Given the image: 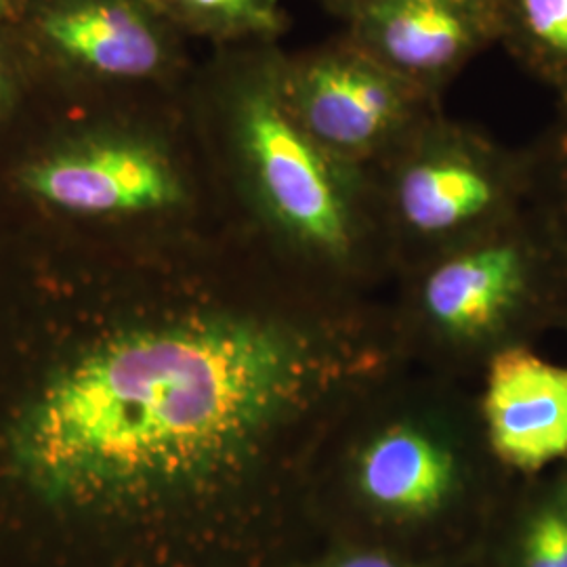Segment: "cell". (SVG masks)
<instances>
[{"instance_id": "obj_1", "label": "cell", "mask_w": 567, "mask_h": 567, "mask_svg": "<svg viewBox=\"0 0 567 567\" xmlns=\"http://www.w3.org/2000/svg\"><path fill=\"white\" fill-rule=\"evenodd\" d=\"M393 360L360 292L286 271L261 301L187 305L91 344L21 412L11 450L55 505L189 501L360 395Z\"/></svg>"}, {"instance_id": "obj_2", "label": "cell", "mask_w": 567, "mask_h": 567, "mask_svg": "<svg viewBox=\"0 0 567 567\" xmlns=\"http://www.w3.org/2000/svg\"><path fill=\"white\" fill-rule=\"evenodd\" d=\"M278 42L227 61L215 110L259 244L318 282L360 292L393 276L365 168L330 154L284 103Z\"/></svg>"}, {"instance_id": "obj_3", "label": "cell", "mask_w": 567, "mask_h": 567, "mask_svg": "<svg viewBox=\"0 0 567 567\" xmlns=\"http://www.w3.org/2000/svg\"><path fill=\"white\" fill-rule=\"evenodd\" d=\"M393 278L486 234L532 203L534 163L442 112L365 168Z\"/></svg>"}, {"instance_id": "obj_4", "label": "cell", "mask_w": 567, "mask_h": 567, "mask_svg": "<svg viewBox=\"0 0 567 567\" xmlns=\"http://www.w3.org/2000/svg\"><path fill=\"white\" fill-rule=\"evenodd\" d=\"M408 320L431 343L487 360L567 305V244L547 215L524 210L400 276Z\"/></svg>"}, {"instance_id": "obj_5", "label": "cell", "mask_w": 567, "mask_h": 567, "mask_svg": "<svg viewBox=\"0 0 567 567\" xmlns=\"http://www.w3.org/2000/svg\"><path fill=\"white\" fill-rule=\"evenodd\" d=\"M280 91L305 131L344 163L370 168L442 102L370 58L343 32L284 53Z\"/></svg>"}, {"instance_id": "obj_6", "label": "cell", "mask_w": 567, "mask_h": 567, "mask_svg": "<svg viewBox=\"0 0 567 567\" xmlns=\"http://www.w3.org/2000/svg\"><path fill=\"white\" fill-rule=\"evenodd\" d=\"M343 34L433 100L471 61L498 44L494 0H372Z\"/></svg>"}, {"instance_id": "obj_7", "label": "cell", "mask_w": 567, "mask_h": 567, "mask_svg": "<svg viewBox=\"0 0 567 567\" xmlns=\"http://www.w3.org/2000/svg\"><path fill=\"white\" fill-rule=\"evenodd\" d=\"M25 187L81 215H177L194 198L171 150L154 142L100 143L34 164Z\"/></svg>"}, {"instance_id": "obj_8", "label": "cell", "mask_w": 567, "mask_h": 567, "mask_svg": "<svg viewBox=\"0 0 567 567\" xmlns=\"http://www.w3.org/2000/svg\"><path fill=\"white\" fill-rule=\"evenodd\" d=\"M482 414L494 452L511 466L540 471L567 456V368L526 344L494 353L486 364Z\"/></svg>"}, {"instance_id": "obj_9", "label": "cell", "mask_w": 567, "mask_h": 567, "mask_svg": "<svg viewBox=\"0 0 567 567\" xmlns=\"http://www.w3.org/2000/svg\"><path fill=\"white\" fill-rule=\"evenodd\" d=\"M37 30L58 55L110 79H154L175 61V42L142 0H60Z\"/></svg>"}, {"instance_id": "obj_10", "label": "cell", "mask_w": 567, "mask_h": 567, "mask_svg": "<svg viewBox=\"0 0 567 567\" xmlns=\"http://www.w3.org/2000/svg\"><path fill=\"white\" fill-rule=\"evenodd\" d=\"M454 477L452 458L419 426L400 423L372 440L362 456L360 482L365 496L400 513L440 507Z\"/></svg>"}, {"instance_id": "obj_11", "label": "cell", "mask_w": 567, "mask_h": 567, "mask_svg": "<svg viewBox=\"0 0 567 567\" xmlns=\"http://www.w3.org/2000/svg\"><path fill=\"white\" fill-rule=\"evenodd\" d=\"M498 47L567 110V0H494Z\"/></svg>"}, {"instance_id": "obj_12", "label": "cell", "mask_w": 567, "mask_h": 567, "mask_svg": "<svg viewBox=\"0 0 567 567\" xmlns=\"http://www.w3.org/2000/svg\"><path fill=\"white\" fill-rule=\"evenodd\" d=\"M183 28L221 41L278 42L290 28L280 0H161Z\"/></svg>"}, {"instance_id": "obj_13", "label": "cell", "mask_w": 567, "mask_h": 567, "mask_svg": "<svg viewBox=\"0 0 567 567\" xmlns=\"http://www.w3.org/2000/svg\"><path fill=\"white\" fill-rule=\"evenodd\" d=\"M534 163L532 204L540 208L567 244V110L529 145Z\"/></svg>"}, {"instance_id": "obj_14", "label": "cell", "mask_w": 567, "mask_h": 567, "mask_svg": "<svg viewBox=\"0 0 567 567\" xmlns=\"http://www.w3.org/2000/svg\"><path fill=\"white\" fill-rule=\"evenodd\" d=\"M524 567H567V503L543 508L527 527Z\"/></svg>"}, {"instance_id": "obj_15", "label": "cell", "mask_w": 567, "mask_h": 567, "mask_svg": "<svg viewBox=\"0 0 567 567\" xmlns=\"http://www.w3.org/2000/svg\"><path fill=\"white\" fill-rule=\"evenodd\" d=\"M330 16H334L337 20L344 21L349 16H353L358 9H362L372 0H318Z\"/></svg>"}, {"instance_id": "obj_16", "label": "cell", "mask_w": 567, "mask_h": 567, "mask_svg": "<svg viewBox=\"0 0 567 567\" xmlns=\"http://www.w3.org/2000/svg\"><path fill=\"white\" fill-rule=\"evenodd\" d=\"M334 567H400L395 566L391 559L381 557V555H358V557H349Z\"/></svg>"}, {"instance_id": "obj_17", "label": "cell", "mask_w": 567, "mask_h": 567, "mask_svg": "<svg viewBox=\"0 0 567 567\" xmlns=\"http://www.w3.org/2000/svg\"><path fill=\"white\" fill-rule=\"evenodd\" d=\"M4 9H7V0H0V18H2V13H4Z\"/></svg>"}, {"instance_id": "obj_18", "label": "cell", "mask_w": 567, "mask_h": 567, "mask_svg": "<svg viewBox=\"0 0 567 567\" xmlns=\"http://www.w3.org/2000/svg\"><path fill=\"white\" fill-rule=\"evenodd\" d=\"M0 91H2V63H0Z\"/></svg>"}]
</instances>
